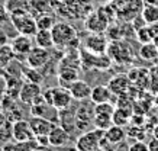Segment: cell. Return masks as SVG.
<instances>
[{
	"label": "cell",
	"mask_w": 158,
	"mask_h": 151,
	"mask_svg": "<svg viewBox=\"0 0 158 151\" xmlns=\"http://www.w3.org/2000/svg\"><path fill=\"white\" fill-rule=\"evenodd\" d=\"M49 58H51L49 49L38 47V45H35L34 48L26 54V57H25L28 67H32V68H42L49 61Z\"/></svg>",
	"instance_id": "cell-8"
},
{
	"label": "cell",
	"mask_w": 158,
	"mask_h": 151,
	"mask_svg": "<svg viewBox=\"0 0 158 151\" xmlns=\"http://www.w3.org/2000/svg\"><path fill=\"white\" fill-rule=\"evenodd\" d=\"M35 20H36L38 29L51 31L52 29V26L55 25V16H54L52 13H42V15L35 16Z\"/></svg>",
	"instance_id": "cell-26"
},
{
	"label": "cell",
	"mask_w": 158,
	"mask_h": 151,
	"mask_svg": "<svg viewBox=\"0 0 158 151\" xmlns=\"http://www.w3.org/2000/svg\"><path fill=\"white\" fill-rule=\"evenodd\" d=\"M128 151H149V148H148V144H145L142 141H136L134 144H131Z\"/></svg>",
	"instance_id": "cell-32"
},
{
	"label": "cell",
	"mask_w": 158,
	"mask_h": 151,
	"mask_svg": "<svg viewBox=\"0 0 158 151\" xmlns=\"http://www.w3.org/2000/svg\"><path fill=\"white\" fill-rule=\"evenodd\" d=\"M103 138L106 140L107 144L113 145V144H119V142H123L125 138H126V132L122 127H118V125H112L110 128H107L105 131V135Z\"/></svg>",
	"instance_id": "cell-20"
},
{
	"label": "cell",
	"mask_w": 158,
	"mask_h": 151,
	"mask_svg": "<svg viewBox=\"0 0 158 151\" xmlns=\"http://www.w3.org/2000/svg\"><path fill=\"white\" fill-rule=\"evenodd\" d=\"M42 94H44V99H45L49 105H52L54 107H57L58 111L67 109V107L70 106V103L74 100L71 92H70V89L64 87L61 84L57 86V87L47 89Z\"/></svg>",
	"instance_id": "cell-3"
},
{
	"label": "cell",
	"mask_w": 158,
	"mask_h": 151,
	"mask_svg": "<svg viewBox=\"0 0 158 151\" xmlns=\"http://www.w3.org/2000/svg\"><path fill=\"white\" fill-rule=\"evenodd\" d=\"M3 148H5V144H3V141H0V151H3Z\"/></svg>",
	"instance_id": "cell-39"
},
{
	"label": "cell",
	"mask_w": 158,
	"mask_h": 151,
	"mask_svg": "<svg viewBox=\"0 0 158 151\" xmlns=\"http://www.w3.org/2000/svg\"><path fill=\"white\" fill-rule=\"evenodd\" d=\"M78 68L76 67H68V65H61L58 70V82L64 87H70L71 83H74L78 78Z\"/></svg>",
	"instance_id": "cell-18"
},
{
	"label": "cell",
	"mask_w": 158,
	"mask_h": 151,
	"mask_svg": "<svg viewBox=\"0 0 158 151\" xmlns=\"http://www.w3.org/2000/svg\"><path fill=\"white\" fill-rule=\"evenodd\" d=\"M34 41L35 45L42 47V48H51L54 47V41H52V34L48 29H38V32L34 35Z\"/></svg>",
	"instance_id": "cell-23"
},
{
	"label": "cell",
	"mask_w": 158,
	"mask_h": 151,
	"mask_svg": "<svg viewBox=\"0 0 158 151\" xmlns=\"http://www.w3.org/2000/svg\"><path fill=\"white\" fill-rule=\"evenodd\" d=\"M112 116L113 115H109V113H94L93 125H94V128H99L102 131H106L107 128H110L113 125Z\"/></svg>",
	"instance_id": "cell-25"
},
{
	"label": "cell",
	"mask_w": 158,
	"mask_h": 151,
	"mask_svg": "<svg viewBox=\"0 0 158 151\" xmlns=\"http://www.w3.org/2000/svg\"><path fill=\"white\" fill-rule=\"evenodd\" d=\"M141 16L145 25L158 23V5H144L141 10Z\"/></svg>",
	"instance_id": "cell-24"
},
{
	"label": "cell",
	"mask_w": 158,
	"mask_h": 151,
	"mask_svg": "<svg viewBox=\"0 0 158 151\" xmlns=\"http://www.w3.org/2000/svg\"><path fill=\"white\" fill-rule=\"evenodd\" d=\"M16 58L13 52V48L10 44H2L0 45V77L6 76V70L10 65V63Z\"/></svg>",
	"instance_id": "cell-17"
},
{
	"label": "cell",
	"mask_w": 158,
	"mask_h": 151,
	"mask_svg": "<svg viewBox=\"0 0 158 151\" xmlns=\"http://www.w3.org/2000/svg\"><path fill=\"white\" fill-rule=\"evenodd\" d=\"M139 55L142 60H147V61H154V60L158 57V49L157 47L152 44V42H148V44H142V48L139 51Z\"/></svg>",
	"instance_id": "cell-27"
},
{
	"label": "cell",
	"mask_w": 158,
	"mask_h": 151,
	"mask_svg": "<svg viewBox=\"0 0 158 151\" xmlns=\"http://www.w3.org/2000/svg\"><path fill=\"white\" fill-rule=\"evenodd\" d=\"M148 148H149V151H158V138L154 136L152 140L148 142Z\"/></svg>",
	"instance_id": "cell-34"
},
{
	"label": "cell",
	"mask_w": 158,
	"mask_h": 151,
	"mask_svg": "<svg viewBox=\"0 0 158 151\" xmlns=\"http://www.w3.org/2000/svg\"><path fill=\"white\" fill-rule=\"evenodd\" d=\"M31 116H41L45 118V119H49L57 124L58 122V111L57 107H54L52 105H49L45 99H44V94H41L36 100H35L32 105H31Z\"/></svg>",
	"instance_id": "cell-5"
},
{
	"label": "cell",
	"mask_w": 158,
	"mask_h": 151,
	"mask_svg": "<svg viewBox=\"0 0 158 151\" xmlns=\"http://www.w3.org/2000/svg\"><path fill=\"white\" fill-rule=\"evenodd\" d=\"M12 140L15 142H25L35 140V134L32 131L29 121L18 119V121L12 122Z\"/></svg>",
	"instance_id": "cell-7"
},
{
	"label": "cell",
	"mask_w": 158,
	"mask_h": 151,
	"mask_svg": "<svg viewBox=\"0 0 158 151\" xmlns=\"http://www.w3.org/2000/svg\"><path fill=\"white\" fill-rule=\"evenodd\" d=\"M35 41L32 39V36H28V35H22L19 34L18 36H15L13 41H12V48H13V52L16 55V58L19 57H26V54L34 48Z\"/></svg>",
	"instance_id": "cell-12"
},
{
	"label": "cell",
	"mask_w": 158,
	"mask_h": 151,
	"mask_svg": "<svg viewBox=\"0 0 158 151\" xmlns=\"http://www.w3.org/2000/svg\"><path fill=\"white\" fill-rule=\"evenodd\" d=\"M10 138H12V124H10V121H7L5 125L0 127V141L6 142Z\"/></svg>",
	"instance_id": "cell-31"
},
{
	"label": "cell",
	"mask_w": 158,
	"mask_h": 151,
	"mask_svg": "<svg viewBox=\"0 0 158 151\" xmlns=\"http://www.w3.org/2000/svg\"><path fill=\"white\" fill-rule=\"evenodd\" d=\"M29 124L32 127V131H34L35 136H42V135H48L51 129L55 127V122L49 121V119H45V118L41 116H32L29 119Z\"/></svg>",
	"instance_id": "cell-15"
},
{
	"label": "cell",
	"mask_w": 158,
	"mask_h": 151,
	"mask_svg": "<svg viewBox=\"0 0 158 151\" xmlns=\"http://www.w3.org/2000/svg\"><path fill=\"white\" fill-rule=\"evenodd\" d=\"M7 19H10L9 12L6 10L5 6L0 5V26H2V25H5V22H6Z\"/></svg>",
	"instance_id": "cell-33"
},
{
	"label": "cell",
	"mask_w": 158,
	"mask_h": 151,
	"mask_svg": "<svg viewBox=\"0 0 158 151\" xmlns=\"http://www.w3.org/2000/svg\"><path fill=\"white\" fill-rule=\"evenodd\" d=\"M84 48L93 54H105L109 48V41L103 32H90L84 39Z\"/></svg>",
	"instance_id": "cell-6"
},
{
	"label": "cell",
	"mask_w": 158,
	"mask_h": 151,
	"mask_svg": "<svg viewBox=\"0 0 158 151\" xmlns=\"http://www.w3.org/2000/svg\"><path fill=\"white\" fill-rule=\"evenodd\" d=\"M144 5H158V0H142Z\"/></svg>",
	"instance_id": "cell-37"
},
{
	"label": "cell",
	"mask_w": 158,
	"mask_h": 151,
	"mask_svg": "<svg viewBox=\"0 0 158 151\" xmlns=\"http://www.w3.org/2000/svg\"><path fill=\"white\" fill-rule=\"evenodd\" d=\"M6 93V82H3L2 78H0V99H3Z\"/></svg>",
	"instance_id": "cell-36"
},
{
	"label": "cell",
	"mask_w": 158,
	"mask_h": 151,
	"mask_svg": "<svg viewBox=\"0 0 158 151\" xmlns=\"http://www.w3.org/2000/svg\"><path fill=\"white\" fill-rule=\"evenodd\" d=\"M9 15H10V22L13 23L15 29L18 31L19 34L34 36L38 32L35 16L29 10H15Z\"/></svg>",
	"instance_id": "cell-2"
},
{
	"label": "cell",
	"mask_w": 158,
	"mask_h": 151,
	"mask_svg": "<svg viewBox=\"0 0 158 151\" xmlns=\"http://www.w3.org/2000/svg\"><path fill=\"white\" fill-rule=\"evenodd\" d=\"M54 47L57 48H76L78 45V34L76 28L67 22H55L51 29Z\"/></svg>",
	"instance_id": "cell-1"
},
{
	"label": "cell",
	"mask_w": 158,
	"mask_h": 151,
	"mask_svg": "<svg viewBox=\"0 0 158 151\" xmlns=\"http://www.w3.org/2000/svg\"><path fill=\"white\" fill-rule=\"evenodd\" d=\"M152 134H154V136H155V138H158V124H157V125H155V127H154V129H152Z\"/></svg>",
	"instance_id": "cell-38"
},
{
	"label": "cell",
	"mask_w": 158,
	"mask_h": 151,
	"mask_svg": "<svg viewBox=\"0 0 158 151\" xmlns=\"http://www.w3.org/2000/svg\"><path fill=\"white\" fill-rule=\"evenodd\" d=\"M131 116H132V113H131L129 109L116 106L115 112H113V116H112L113 125H118V127H122V128L126 127L131 121Z\"/></svg>",
	"instance_id": "cell-22"
},
{
	"label": "cell",
	"mask_w": 158,
	"mask_h": 151,
	"mask_svg": "<svg viewBox=\"0 0 158 151\" xmlns=\"http://www.w3.org/2000/svg\"><path fill=\"white\" fill-rule=\"evenodd\" d=\"M154 36H155V32L152 31L151 25H148L147 28H141V29L136 31V38L141 44H148V42H152Z\"/></svg>",
	"instance_id": "cell-28"
},
{
	"label": "cell",
	"mask_w": 158,
	"mask_h": 151,
	"mask_svg": "<svg viewBox=\"0 0 158 151\" xmlns=\"http://www.w3.org/2000/svg\"><path fill=\"white\" fill-rule=\"evenodd\" d=\"M5 7L9 13L15 10H29V0H6Z\"/></svg>",
	"instance_id": "cell-29"
},
{
	"label": "cell",
	"mask_w": 158,
	"mask_h": 151,
	"mask_svg": "<svg viewBox=\"0 0 158 151\" xmlns=\"http://www.w3.org/2000/svg\"><path fill=\"white\" fill-rule=\"evenodd\" d=\"M70 18L76 19H86L93 12L91 0H65Z\"/></svg>",
	"instance_id": "cell-9"
},
{
	"label": "cell",
	"mask_w": 158,
	"mask_h": 151,
	"mask_svg": "<svg viewBox=\"0 0 158 151\" xmlns=\"http://www.w3.org/2000/svg\"><path fill=\"white\" fill-rule=\"evenodd\" d=\"M105 131H102L99 128L86 131L83 135L77 138L76 148L77 151H96L97 148H100V142L103 140Z\"/></svg>",
	"instance_id": "cell-4"
},
{
	"label": "cell",
	"mask_w": 158,
	"mask_h": 151,
	"mask_svg": "<svg viewBox=\"0 0 158 151\" xmlns=\"http://www.w3.org/2000/svg\"><path fill=\"white\" fill-rule=\"evenodd\" d=\"M154 103H155V106H158V94H157V98L154 99Z\"/></svg>",
	"instance_id": "cell-40"
},
{
	"label": "cell",
	"mask_w": 158,
	"mask_h": 151,
	"mask_svg": "<svg viewBox=\"0 0 158 151\" xmlns=\"http://www.w3.org/2000/svg\"><path fill=\"white\" fill-rule=\"evenodd\" d=\"M42 94V90H41V84L39 83H34V82H25L20 87L19 92V100L25 105H32V103L36 100Z\"/></svg>",
	"instance_id": "cell-11"
},
{
	"label": "cell",
	"mask_w": 158,
	"mask_h": 151,
	"mask_svg": "<svg viewBox=\"0 0 158 151\" xmlns=\"http://www.w3.org/2000/svg\"><path fill=\"white\" fill-rule=\"evenodd\" d=\"M48 141L51 147H57V148H61L70 141V132L62 127V125H58L55 124V127L51 129V132L48 134Z\"/></svg>",
	"instance_id": "cell-14"
},
{
	"label": "cell",
	"mask_w": 158,
	"mask_h": 151,
	"mask_svg": "<svg viewBox=\"0 0 158 151\" xmlns=\"http://www.w3.org/2000/svg\"><path fill=\"white\" fill-rule=\"evenodd\" d=\"M68 89H70V92H71V94H73V99H76V100L90 99L91 87L84 80H78V78H77L74 83H71V86Z\"/></svg>",
	"instance_id": "cell-16"
},
{
	"label": "cell",
	"mask_w": 158,
	"mask_h": 151,
	"mask_svg": "<svg viewBox=\"0 0 158 151\" xmlns=\"http://www.w3.org/2000/svg\"><path fill=\"white\" fill-rule=\"evenodd\" d=\"M3 151H18V145H16V144H12V142H7V144H5Z\"/></svg>",
	"instance_id": "cell-35"
},
{
	"label": "cell",
	"mask_w": 158,
	"mask_h": 151,
	"mask_svg": "<svg viewBox=\"0 0 158 151\" xmlns=\"http://www.w3.org/2000/svg\"><path fill=\"white\" fill-rule=\"evenodd\" d=\"M29 12L34 16L42 13H51L52 10V0H29Z\"/></svg>",
	"instance_id": "cell-21"
},
{
	"label": "cell",
	"mask_w": 158,
	"mask_h": 151,
	"mask_svg": "<svg viewBox=\"0 0 158 151\" xmlns=\"http://www.w3.org/2000/svg\"><path fill=\"white\" fill-rule=\"evenodd\" d=\"M60 2H65V0H60Z\"/></svg>",
	"instance_id": "cell-41"
},
{
	"label": "cell",
	"mask_w": 158,
	"mask_h": 151,
	"mask_svg": "<svg viewBox=\"0 0 158 151\" xmlns=\"http://www.w3.org/2000/svg\"><path fill=\"white\" fill-rule=\"evenodd\" d=\"M86 28L90 32H105L109 26V19L103 10H96V12H91L90 15L87 16L86 19Z\"/></svg>",
	"instance_id": "cell-10"
},
{
	"label": "cell",
	"mask_w": 158,
	"mask_h": 151,
	"mask_svg": "<svg viewBox=\"0 0 158 151\" xmlns=\"http://www.w3.org/2000/svg\"><path fill=\"white\" fill-rule=\"evenodd\" d=\"M25 82H34V83H42V74L39 73V68H32L28 67L22 71Z\"/></svg>",
	"instance_id": "cell-30"
},
{
	"label": "cell",
	"mask_w": 158,
	"mask_h": 151,
	"mask_svg": "<svg viewBox=\"0 0 158 151\" xmlns=\"http://www.w3.org/2000/svg\"><path fill=\"white\" fill-rule=\"evenodd\" d=\"M131 84H132V82H131L128 74H118L109 80L107 87L115 96H122V94H126V92L131 89Z\"/></svg>",
	"instance_id": "cell-13"
},
{
	"label": "cell",
	"mask_w": 158,
	"mask_h": 151,
	"mask_svg": "<svg viewBox=\"0 0 158 151\" xmlns=\"http://www.w3.org/2000/svg\"><path fill=\"white\" fill-rule=\"evenodd\" d=\"M112 96H113V93L110 92V89L107 87V84H106V86L99 84V86L91 87L90 100L94 103V105L105 103V102H110V100H112Z\"/></svg>",
	"instance_id": "cell-19"
}]
</instances>
